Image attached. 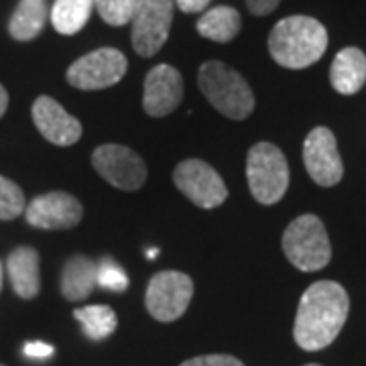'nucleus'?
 Instances as JSON below:
<instances>
[{"label": "nucleus", "mask_w": 366, "mask_h": 366, "mask_svg": "<svg viewBox=\"0 0 366 366\" xmlns=\"http://www.w3.org/2000/svg\"><path fill=\"white\" fill-rule=\"evenodd\" d=\"M350 297L336 281H317L301 295L293 338L301 350L317 352L338 338L348 320Z\"/></svg>", "instance_id": "obj_1"}, {"label": "nucleus", "mask_w": 366, "mask_h": 366, "mask_svg": "<svg viewBox=\"0 0 366 366\" xmlns=\"http://www.w3.org/2000/svg\"><path fill=\"white\" fill-rule=\"evenodd\" d=\"M327 49L326 26L312 16H287L273 26L269 53L281 67L305 69L322 59Z\"/></svg>", "instance_id": "obj_2"}, {"label": "nucleus", "mask_w": 366, "mask_h": 366, "mask_svg": "<svg viewBox=\"0 0 366 366\" xmlns=\"http://www.w3.org/2000/svg\"><path fill=\"white\" fill-rule=\"evenodd\" d=\"M197 86L220 114L244 120L254 110V94L249 81L222 61H206L197 71Z\"/></svg>", "instance_id": "obj_3"}, {"label": "nucleus", "mask_w": 366, "mask_h": 366, "mask_svg": "<svg viewBox=\"0 0 366 366\" xmlns=\"http://www.w3.org/2000/svg\"><path fill=\"white\" fill-rule=\"evenodd\" d=\"M281 244L289 262L305 273L324 269L332 259L326 226L315 214H303L289 224Z\"/></svg>", "instance_id": "obj_4"}, {"label": "nucleus", "mask_w": 366, "mask_h": 366, "mask_svg": "<svg viewBox=\"0 0 366 366\" xmlns=\"http://www.w3.org/2000/svg\"><path fill=\"white\" fill-rule=\"evenodd\" d=\"M247 179L252 197L273 206L281 202L289 187V165L283 151L273 143H257L247 157Z\"/></svg>", "instance_id": "obj_5"}, {"label": "nucleus", "mask_w": 366, "mask_h": 366, "mask_svg": "<svg viewBox=\"0 0 366 366\" xmlns=\"http://www.w3.org/2000/svg\"><path fill=\"white\" fill-rule=\"evenodd\" d=\"M127 69H129V61L124 53L114 47H102L74 61L67 67L66 78L69 86L78 90H106L124 78Z\"/></svg>", "instance_id": "obj_6"}, {"label": "nucleus", "mask_w": 366, "mask_h": 366, "mask_svg": "<svg viewBox=\"0 0 366 366\" xmlns=\"http://www.w3.org/2000/svg\"><path fill=\"white\" fill-rule=\"evenodd\" d=\"M194 297V281L179 271H161L151 281L144 293V305L157 322L179 320Z\"/></svg>", "instance_id": "obj_7"}, {"label": "nucleus", "mask_w": 366, "mask_h": 366, "mask_svg": "<svg viewBox=\"0 0 366 366\" xmlns=\"http://www.w3.org/2000/svg\"><path fill=\"white\" fill-rule=\"evenodd\" d=\"M92 165L104 182L124 192H137L147 182L144 161L124 144H100L92 155Z\"/></svg>", "instance_id": "obj_8"}, {"label": "nucleus", "mask_w": 366, "mask_h": 366, "mask_svg": "<svg viewBox=\"0 0 366 366\" xmlns=\"http://www.w3.org/2000/svg\"><path fill=\"white\" fill-rule=\"evenodd\" d=\"M175 0H141L132 19V49L141 57H153L169 37Z\"/></svg>", "instance_id": "obj_9"}, {"label": "nucleus", "mask_w": 366, "mask_h": 366, "mask_svg": "<svg viewBox=\"0 0 366 366\" xmlns=\"http://www.w3.org/2000/svg\"><path fill=\"white\" fill-rule=\"evenodd\" d=\"M173 182L183 196L197 208H218L228 197V187L220 173L202 159H185L173 171Z\"/></svg>", "instance_id": "obj_10"}, {"label": "nucleus", "mask_w": 366, "mask_h": 366, "mask_svg": "<svg viewBox=\"0 0 366 366\" xmlns=\"http://www.w3.org/2000/svg\"><path fill=\"white\" fill-rule=\"evenodd\" d=\"M303 163L310 177L322 187H334L342 182L344 163L334 132L326 127H315L303 143Z\"/></svg>", "instance_id": "obj_11"}, {"label": "nucleus", "mask_w": 366, "mask_h": 366, "mask_svg": "<svg viewBox=\"0 0 366 366\" xmlns=\"http://www.w3.org/2000/svg\"><path fill=\"white\" fill-rule=\"evenodd\" d=\"M84 208L78 197L66 192H49L35 197L25 208L26 222L43 230H67L78 226Z\"/></svg>", "instance_id": "obj_12"}, {"label": "nucleus", "mask_w": 366, "mask_h": 366, "mask_svg": "<svg viewBox=\"0 0 366 366\" xmlns=\"http://www.w3.org/2000/svg\"><path fill=\"white\" fill-rule=\"evenodd\" d=\"M183 100V78L175 67L161 64L144 78L143 108L149 117L163 118L175 112Z\"/></svg>", "instance_id": "obj_13"}, {"label": "nucleus", "mask_w": 366, "mask_h": 366, "mask_svg": "<svg viewBox=\"0 0 366 366\" xmlns=\"http://www.w3.org/2000/svg\"><path fill=\"white\" fill-rule=\"evenodd\" d=\"M33 122L37 131L57 147H71L81 139V122L66 112V108L49 96H39L33 102Z\"/></svg>", "instance_id": "obj_14"}, {"label": "nucleus", "mask_w": 366, "mask_h": 366, "mask_svg": "<svg viewBox=\"0 0 366 366\" xmlns=\"http://www.w3.org/2000/svg\"><path fill=\"white\" fill-rule=\"evenodd\" d=\"M6 273L14 293L23 300H33L41 291L39 252L33 247H19L6 259Z\"/></svg>", "instance_id": "obj_15"}, {"label": "nucleus", "mask_w": 366, "mask_h": 366, "mask_svg": "<svg viewBox=\"0 0 366 366\" xmlns=\"http://www.w3.org/2000/svg\"><path fill=\"white\" fill-rule=\"evenodd\" d=\"M366 81V55L358 47H344L330 67V84L342 96L362 90Z\"/></svg>", "instance_id": "obj_16"}, {"label": "nucleus", "mask_w": 366, "mask_h": 366, "mask_svg": "<svg viewBox=\"0 0 366 366\" xmlns=\"http://www.w3.org/2000/svg\"><path fill=\"white\" fill-rule=\"evenodd\" d=\"M96 262L84 254H76L64 264L61 293L69 301H84L96 289Z\"/></svg>", "instance_id": "obj_17"}, {"label": "nucleus", "mask_w": 366, "mask_h": 366, "mask_svg": "<svg viewBox=\"0 0 366 366\" xmlns=\"http://www.w3.org/2000/svg\"><path fill=\"white\" fill-rule=\"evenodd\" d=\"M47 16V0H19L9 21V33L14 41H33L45 29Z\"/></svg>", "instance_id": "obj_18"}, {"label": "nucleus", "mask_w": 366, "mask_h": 366, "mask_svg": "<svg viewBox=\"0 0 366 366\" xmlns=\"http://www.w3.org/2000/svg\"><path fill=\"white\" fill-rule=\"evenodd\" d=\"M242 19L232 6H214L197 21V33L214 43H230L240 33Z\"/></svg>", "instance_id": "obj_19"}, {"label": "nucleus", "mask_w": 366, "mask_h": 366, "mask_svg": "<svg viewBox=\"0 0 366 366\" xmlns=\"http://www.w3.org/2000/svg\"><path fill=\"white\" fill-rule=\"evenodd\" d=\"M94 0H55L49 11L51 23L61 35H76L90 21Z\"/></svg>", "instance_id": "obj_20"}, {"label": "nucleus", "mask_w": 366, "mask_h": 366, "mask_svg": "<svg viewBox=\"0 0 366 366\" xmlns=\"http://www.w3.org/2000/svg\"><path fill=\"white\" fill-rule=\"evenodd\" d=\"M74 317L81 324L84 334L90 340H104L110 334H114L118 326L117 314L108 305H86L74 312Z\"/></svg>", "instance_id": "obj_21"}, {"label": "nucleus", "mask_w": 366, "mask_h": 366, "mask_svg": "<svg viewBox=\"0 0 366 366\" xmlns=\"http://www.w3.org/2000/svg\"><path fill=\"white\" fill-rule=\"evenodd\" d=\"M141 0H94V9L110 26H124L132 23Z\"/></svg>", "instance_id": "obj_22"}, {"label": "nucleus", "mask_w": 366, "mask_h": 366, "mask_svg": "<svg viewBox=\"0 0 366 366\" xmlns=\"http://www.w3.org/2000/svg\"><path fill=\"white\" fill-rule=\"evenodd\" d=\"M25 194L9 177L0 175V220H14L25 212Z\"/></svg>", "instance_id": "obj_23"}, {"label": "nucleus", "mask_w": 366, "mask_h": 366, "mask_svg": "<svg viewBox=\"0 0 366 366\" xmlns=\"http://www.w3.org/2000/svg\"><path fill=\"white\" fill-rule=\"evenodd\" d=\"M96 283L102 289L120 293L129 287V277L122 271V267H118L112 259H102L96 264Z\"/></svg>", "instance_id": "obj_24"}, {"label": "nucleus", "mask_w": 366, "mask_h": 366, "mask_svg": "<svg viewBox=\"0 0 366 366\" xmlns=\"http://www.w3.org/2000/svg\"><path fill=\"white\" fill-rule=\"evenodd\" d=\"M179 366H244L236 356L230 354H206V356H196L189 358Z\"/></svg>", "instance_id": "obj_25"}, {"label": "nucleus", "mask_w": 366, "mask_h": 366, "mask_svg": "<svg viewBox=\"0 0 366 366\" xmlns=\"http://www.w3.org/2000/svg\"><path fill=\"white\" fill-rule=\"evenodd\" d=\"M23 352H25V356H29V358H49V356H53V352H55V348H53L51 344H47V342L37 340L25 344Z\"/></svg>", "instance_id": "obj_26"}, {"label": "nucleus", "mask_w": 366, "mask_h": 366, "mask_svg": "<svg viewBox=\"0 0 366 366\" xmlns=\"http://www.w3.org/2000/svg\"><path fill=\"white\" fill-rule=\"evenodd\" d=\"M281 0H247V6L252 14L257 16H264V14H271L279 6Z\"/></svg>", "instance_id": "obj_27"}, {"label": "nucleus", "mask_w": 366, "mask_h": 366, "mask_svg": "<svg viewBox=\"0 0 366 366\" xmlns=\"http://www.w3.org/2000/svg\"><path fill=\"white\" fill-rule=\"evenodd\" d=\"M209 2H212V0H175L177 9H179L182 13H187V14L206 11Z\"/></svg>", "instance_id": "obj_28"}, {"label": "nucleus", "mask_w": 366, "mask_h": 366, "mask_svg": "<svg viewBox=\"0 0 366 366\" xmlns=\"http://www.w3.org/2000/svg\"><path fill=\"white\" fill-rule=\"evenodd\" d=\"M6 108H9V92L4 90V86L0 84V118L4 117Z\"/></svg>", "instance_id": "obj_29"}, {"label": "nucleus", "mask_w": 366, "mask_h": 366, "mask_svg": "<svg viewBox=\"0 0 366 366\" xmlns=\"http://www.w3.org/2000/svg\"><path fill=\"white\" fill-rule=\"evenodd\" d=\"M2 279H4V267H2V262H0V291H2Z\"/></svg>", "instance_id": "obj_30"}, {"label": "nucleus", "mask_w": 366, "mask_h": 366, "mask_svg": "<svg viewBox=\"0 0 366 366\" xmlns=\"http://www.w3.org/2000/svg\"><path fill=\"white\" fill-rule=\"evenodd\" d=\"M159 254V250L155 249V250H149V252H147V257H149V259H153V257H157Z\"/></svg>", "instance_id": "obj_31"}, {"label": "nucleus", "mask_w": 366, "mask_h": 366, "mask_svg": "<svg viewBox=\"0 0 366 366\" xmlns=\"http://www.w3.org/2000/svg\"><path fill=\"white\" fill-rule=\"evenodd\" d=\"M305 366H322V365H305Z\"/></svg>", "instance_id": "obj_32"}, {"label": "nucleus", "mask_w": 366, "mask_h": 366, "mask_svg": "<svg viewBox=\"0 0 366 366\" xmlns=\"http://www.w3.org/2000/svg\"><path fill=\"white\" fill-rule=\"evenodd\" d=\"M0 366H6V365H2V362H0Z\"/></svg>", "instance_id": "obj_33"}]
</instances>
